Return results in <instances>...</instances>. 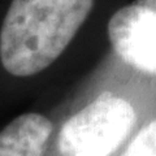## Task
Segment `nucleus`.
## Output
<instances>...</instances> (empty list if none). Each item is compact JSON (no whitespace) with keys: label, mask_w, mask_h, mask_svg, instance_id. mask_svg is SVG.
<instances>
[{"label":"nucleus","mask_w":156,"mask_h":156,"mask_svg":"<svg viewBox=\"0 0 156 156\" xmlns=\"http://www.w3.org/2000/svg\"><path fill=\"white\" fill-rule=\"evenodd\" d=\"M115 52L128 65L156 76V9L131 4L119 9L108 22Z\"/></svg>","instance_id":"nucleus-3"},{"label":"nucleus","mask_w":156,"mask_h":156,"mask_svg":"<svg viewBox=\"0 0 156 156\" xmlns=\"http://www.w3.org/2000/svg\"><path fill=\"white\" fill-rule=\"evenodd\" d=\"M53 125L39 112H25L0 129V156H44Z\"/></svg>","instance_id":"nucleus-4"},{"label":"nucleus","mask_w":156,"mask_h":156,"mask_svg":"<svg viewBox=\"0 0 156 156\" xmlns=\"http://www.w3.org/2000/svg\"><path fill=\"white\" fill-rule=\"evenodd\" d=\"M122 156H156V120L138 131Z\"/></svg>","instance_id":"nucleus-5"},{"label":"nucleus","mask_w":156,"mask_h":156,"mask_svg":"<svg viewBox=\"0 0 156 156\" xmlns=\"http://www.w3.org/2000/svg\"><path fill=\"white\" fill-rule=\"evenodd\" d=\"M94 0H11L0 21V72L31 80L56 62L90 14Z\"/></svg>","instance_id":"nucleus-1"},{"label":"nucleus","mask_w":156,"mask_h":156,"mask_svg":"<svg viewBox=\"0 0 156 156\" xmlns=\"http://www.w3.org/2000/svg\"><path fill=\"white\" fill-rule=\"evenodd\" d=\"M136 122L134 107L103 92L61 126L57 148L61 156H109L128 138Z\"/></svg>","instance_id":"nucleus-2"}]
</instances>
